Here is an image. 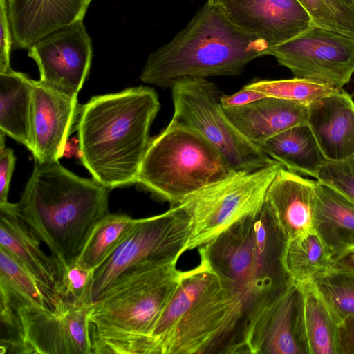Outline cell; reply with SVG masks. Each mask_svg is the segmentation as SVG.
<instances>
[{
  "label": "cell",
  "instance_id": "9c48e42d",
  "mask_svg": "<svg viewBox=\"0 0 354 354\" xmlns=\"http://www.w3.org/2000/svg\"><path fill=\"white\" fill-rule=\"evenodd\" d=\"M171 93V120L201 133L232 171H252L277 162L232 123L221 104L218 87L207 78H183L173 85Z\"/></svg>",
  "mask_w": 354,
  "mask_h": 354
},
{
  "label": "cell",
  "instance_id": "2e32d148",
  "mask_svg": "<svg viewBox=\"0 0 354 354\" xmlns=\"http://www.w3.org/2000/svg\"><path fill=\"white\" fill-rule=\"evenodd\" d=\"M82 104L33 80L32 153L36 162H52L64 156L69 136L77 130Z\"/></svg>",
  "mask_w": 354,
  "mask_h": 354
},
{
  "label": "cell",
  "instance_id": "8d00e7d4",
  "mask_svg": "<svg viewBox=\"0 0 354 354\" xmlns=\"http://www.w3.org/2000/svg\"><path fill=\"white\" fill-rule=\"evenodd\" d=\"M337 354H354V315L338 324Z\"/></svg>",
  "mask_w": 354,
  "mask_h": 354
},
{
  "label": "cell",
  "instance_id": "5bb4252c",
  "mask_svg": "<svg viewBox=\"0 0 354 354\" xmlns=\"http://www.w3.org/2000/svg\"><path fill=\"white\" fill-rule=\"evenodd\" d=\"M28 50V56L38 66L39 82L77 100L93 56L91 39L83 20L53 31Z\"/></svg>",
  "mask_w": 354,
  "mask_h": 354
},
{
  "label": "cell",
  "instance_id": "3957f363",
  "mask_svg": "<svg viewBox=\"0 0 354 354\" xmlns=\"http://www.w3.org/2000/svg\"><path fill=\"white\" fill-rule=\"evenodd\" d=\"M176 263H140L89 304L92 354H153L149 336L180 282Z\"/></svg>",
  "mask_w": 354,
  "mask_h": 354
},
{
  "label": "cell",
  "instance_id": "4fadbf2b",
  "mask_svg": "<svg viewBox=\"0 0 354 354\" xmlns=\"http://www.w3.org/2000/svg\"><path fill=\"white\" fill-rule=\"evenodd\" d=\"M7 302L20 324L24 354H92L89 305L65 302L57 313Z\"/></svg>",
  "mask_w": 354,
  "mask_h": 354
},
{
  "label": "cell",
  "instance_id": "f546056e",
  "mask_svg": "<svg viewBox=\"0 0 354 354\" xmlns=\"http://www.w3.org/2000/svg\"><path fill=\"white\" fill-rule=\"evenodd\" d=\"M313 281L338 324L354 315V270L332 267Z\"/></svg>",
  "mask_w": 354,
  "mask_h": 354
},
{
  "label": "cell",
  "instance_id": "30bf717a",
  "mask_svg": "<svg viewBox=\"0 0 354 354\" xmlns=\"http://www.w3.org/2000/svg\"><path fill=\"white\" fill-rule=\"evenodd\" d=\"M189 236V218L178 205L162 214L136 219L120 245L94 270L88 304L99 299L118 278L140 263L177 261L185 252Z\"/></svg>",
  "mask_w": 354,
  "mask_h": 354
},
{
  "label": "cell",
  "instance_id": "ac0fdd59",
  "mask_svg": "<svg viewBox=\"0 0 354 354\" xmlns=\"http://www.w3.org/2000/svg\"><path fill=\"white\" fill-rule=\"evenodd\" d=\"M15 48L28 49L46 35L83 20L91 0H6Z\"/></svg>",
  "mask_w": 354,
  "mask_h": 354
},
{
  "label": "cell",
  "instance_id": "7402d4cb",
  "mask_svg": "<svg viewBox=\"0 0 354 354\" xmlns=\"http://www.w3.org/2000/svg\"><path fill=\"white\" fill-rule=\"evenodd\" d=\"M313 227L333 259L354 248V203L317 180Z\"/></svg>",
  "mask_w": 354,
  "mask_h": 354
},
{
  "label": "cell",
  "instance_id": "7a4b0ae2",
  "mask_svg": "<svg viewBox=\"0 0 354 354\" xmlns=\"http://www.w3.org/2000/svg\"><path fill=\"white\" fill-rule=\"evenodd\" d=\"M14 207L63 272L76 263L94 226L109 213L108 189L93 178L75 175L58 161H35Z\"/></svg>",
  "mask_w": 354,
  "mask_h": 354
},
{
  "label": "cell",
  "instance_id": "6da1fadb",
  "mask_svg": "<svg viewBox=\"0 0 354 354\" xmlns=\"http://www.w3.org/2000/svg\"><path fill=\"white\" fill-rule=\"evenodd\" d=\"M160 109L156 91L142 86L93 96L82 105L80 159L93 179L108 189L137 183Z\"/></svg>",
  "mask_w": 354,
  "mask_h": 354
},
{
  "label": "cell",
  "instance_id": "1f68e13d",
  "mask_svg": "<svg viewBox=\"0 0 354 354\" xmlns=\"http://www.w3.org/2000/svg\"><path fill=\"white\" fill-rule=\"evenodd\" d=\"M315 26L354 39V0H297Z\"/></svg>",
  "mask_w": 354,
  "mask_h": 354
},
{
  "label": "cell",
  "instance_id": "52a82bcc",
  "mask_svg": "<svg viewBox=\"0 0 354 354\" xmlns=\"http://www.w3.org/2000/svg\"><path fill=\"white\" fill-rule=\"evenodd\" d=\"M221 279L179 321L163 354L238 353L247 316L260 294Z\"/></svg>",
  "mask_w": 354,
  "mask_h": 354
},
{
  "label": "cell",
  "instance_id": "f35d334b",
  "mask_svg": "<svg viewBox=\"0 0 354 354\" xmlns=\"http://www.w3.org/2000/svg\"><path fill=\"white\" fill-rule=\"evenodd\" d=\"M333 268L354 270V248L333 259Z\"/></svg>",
  "mask_w": 354,
  "mask_h": 354
},
{
  "label": "cell",
  "instance_id": "484cf974",
  "mask_svg": "<svg viewBox=\"0 0 354 354\" xmlns=\"http://www.w3.org/2000/svg\"><path fill=\"white\" fill-rule=\"evenodd\" d=\"M300 285L304 330L309 354H337L338 323L313 281Z\"/></svg>",
  "mask_w": 354,
  "mask_h": 354
},
{
  "label": "cell",
  "instance_id": "f1b7e54d",
  "mask_svg": "<svg viewBox=\"0 0 354 354\" xmlns=\"http://www.w3.org/2000/svg\"><path fill=\"white\" fill-rule=\"evenodd\" d=\"M136 220L123 214L103 216L94 226L76 263L89 270H96L120 245Z\"/></svg>",
  "mask_w": 354,
  "mask_h": 354
},
{
  "label": "cell",
  "instance_id": "7c38bea8",
  "mask_svg": "<svg viewBox=\"0 0 354 354\" xmlns=\"http://www.w3.org/2000/svg\"><path fill=\"white\" fill-rule=\"evenodd\" d=\"M294 77L343 88L354 73V39L313 26L297 37L268 48Z\"/></svg>",
  "mask_w": 354,
  "mask_h": 354
},
{
  "label": "cell",
  "instance_id": "8fae6325",
  "mask_svg": "<svg viewBox=\"0 0 354 354\" xmlns=\"http://www.w3.org/2000/svg\"><path fill=\"white\" fill-rule=\"evenodd\" d=\"M238 353L309 354L300 284L291 281L256 297L246 318Z\"/></svg>",
  "mask_w": 354,
  "mask_h": 354
},
{
  "label": "cell",
  "instance_id": "4316f807",
  "mask_svg": "<svg viewBox=\"0 0 354 354\" xmlns=\"http://www.w3.org/2000/svg\"><path fill=\"white\" fill-rule=\"evenodd\" d=\"M281 263L290 279L301 284L331 268L333 258L313 230L287 241Z\"/></svg>",
  "mask_w": 354,
  "mask_h": 354
},
{
  "label": "cell",
  "instance_id": "836d02e7",
  "mask_svg": "<svg viewBox=\"0 0 354 354\" xmlns=\"http://www.w3.org/2000/svg\"><path fill=\"white\" fill-rule=\"evenodd\" d=\"M317 180L334 187L354 203V156L339 161L326 160Z\"/></svg>",
  "mask_w": 354,
  "mask_h": 354
},
{
  "label": "cell",
  "instance_id": "74e56055",
  "mask_svg": "<svg viewBox=\"0 0 354 354\" xmlns=\"http://www.w3.org/2000/svg\"><path fill=\"white\" fill-rule=\"evenodd\" d=\"M266 97L258 91L243 87L234 94L221 95L220 102L223 108H230L245 105Z\"/></svg>",
  "mask_w": 354,
  "mask_h": 354
},
{
  "label": "cell",
  "instance_id": "cb8c5ba5",
  "mask_svg": "<svg viewBox=\"0 0 354 354\" xmlns=\"http://www.w3.org/2000/svg\"><path fill=\"white\" fill-rule=\"evenodd\" d=\"M259 148L288 170L316 180L326 161L307 123L271 137Z\"/></svg>",
  "mask_w": 354,
  "mask_h": 354
},
{
  "label": "cell",
  "instance_id": "83f0119b",
  "mask_svg": "<svg viewBox=\"0 0 354 354\" xmlns=\"http://www.w3.org/2000/svg\"><path fill=\"white\" fill-rule=\"evenodd\" d=\"M0 297L59 312L34 277L7 250L0 247Z\"/></svg>",
  "mask_w": 354,
  "mask_h": 354
},
{
  "label": "cell",
  "instance_id": "d6a6232c",
  "mask_svg": "<svg viewBox=\"0 0 354 354\" xmlns=\"http://www.w3.org/2000/svg\"><path fill=\"white\" fill-rule=\"evenodd\" d=\"M94 270L75 263L63 270L62 282L64 301L88 304V296Z\"/></svg>",
  "mask_w": 354,
  "mask_h": 354
},
{
  "label": "cell",
  "instance_id": "44dd1931",
  "mask_svg": "<svg viewBox=\"0 0 354 354\" xmlns=\"http://www.w3.org/2000/svg\"><path fill=\"white\" fill-rule=\"evenodd\" d=\"M223 109L236 127L259 147L271 137L307 123V105L276 97Z\"/></svg>",
  "mask_w": 354,
  "mask_h": 354
},
{
  "label": "cell",
  "instance_id": "4dcf8cb0",
  "mask_svg": "<svg viewBox=\"0 0 354 354\" xmlns=\"http://www.w3.org/2000/svg\"><path fill=\"white\" fill-rule=\"evenodd\" d=\"M243 87L258 91L266 97L290 100L307 106L340 88V87L297 77L257 80Z\"/></svg>",
  "mask_w": 354,
  "mask_h": 354
},
{
  "label": "cell",
  "instance_id": "5b68a950",
  "mask_svg": "<svg viewBox=\"0 0 354 354\" xmlns=\"http://www.w3.org/2000/svg\"><path fill=\"white\" fill-rule=\"evenodd\" d=\"M232 171L201 133L171 120L159 134L150 138L137 183L176 205Z\"/></svg>",
  "mask_w": 354,
  "mask_h": 354
},
{
  "label": "cell",
  "instance_id": "ffe728a7",
  "mask_svg": "<svg viewBox=\"0 0 354 354\" xmlns=\"http://www.w3.org/2000/svg\"><path fill=\"white\" fill-rule=\"evenodd\" d=\"M307 124L326 160L354 156V100L343 88L308 104Z\"/></svg>",
  "mask_w": 354,
  "mask_h": 354
},
{
  "label": "cell",
  "instance_id": "d6986e66",
  "mask_svg": "<svg viewBox=\"0 0 354 354\" xmlns=\"http://www.w3.org/2000/svg\"><path fill=\"white\" fill-rule=\"evenodd\" d=\"M317 180L282 167L272 181L264 207L287 241L315 230L313 210Z\"/></svg>",
  "mask_w": 354,
  "mask_h": 354
},
{
  "label": "cell",
  "instance_id": "603a6c76",
  "mask_svg": "<svg viewBox=\"0 0 354 354\" xmlns=\"http://www.w3.org/2000/svg\"><path fill=\"white\" fill-rule=\"evenodd\" d=\"M221 282V278L202 258L198 266L182 272L174 293L149 336L155 354H163L165 345L179 321Z\"/></svg>",
  "mask_w": 354,
  "mask_h": 354
},
{
  "label": "cell",
  "instance_id": "d590c367",
  "mask_svg": "<svg viewBox=\"0 0 354 354\" xmlns=\"http://www.w3.org/2000/svg\"><path fill=\"white\" fill-rule=\"evenodd\" d=\"M15 161L12 149L6 147L0 148V203L8 202V194Z\"/></svg>",
  "mask_w": 354,
  "mask_h": 354
},
{
  "label": "cell",
  "instance_id": "d4e9b609",
  "mask_svg": "<svg viewBox=\"0 0 354 354\" xmlns=\"http://www.w3.org/2000/svg\"><path fill=\"white\" fill-rule=\"evenodd\" d=\"M33 80L10 70L0 73V131L30 151Z\"/></svg>",
  "mask_w": 354,
  "mask_h": 354
},
{
  "label": "cell",
  "instance_id": "9a60e30c",
  "mask_svg": "<svg viewBox=\"0 0 354 354\" xmlns=\"http://www.w3.org/2000/svg\"><path fill=\"white\" fill-rule=\"evenodd\" d=\"M237 28L269 48L301 35L315 24L297 0H208Z\"/></svg>",
  "mask_w": 354,
  "mask_h": 354
},
{
  "label": "cell",
  "instance_id": "8992f818",
  "mask_svg": "<svg viewBox=\"0 0 354 354\" xmlns=\"http://www.w3.org/2000/svg\"><path fill=\"white\" fill-rule=\"evenodd\" d=\"M286 242L263 207L199 247L198 252L220 278L261 294L292 281L281 263Z\"/></svg>",
  "mask_w": 354,
  "mask_h": 354
},
{
  "label": "cell",
  "instance_id": "ab89813d",
  "mask_svg": "<svg viewBox=\"0 0 354 354\" xmlns=\"http://www.w3.org/2000/svg\"><path fill=\"white\" fill-rule=\"evenodd\" d=\"M353 91V92H352L351 95H352L353 97H354V86H353V91Z\"/></svg>",
  "mask_w": 354,
  "mask_h": 354
},
{
  "label": "cell",
  "instance_id": "277c9868",
  "mask_svg": "<svg viewBox=\"0 0 354 354\" xmlns=\"http://www.w3.org/2000/svg\"><path fill=\"white\" fill-rule=\"evenodd\" d=\"M268 48L264 41L237 28L207 1L185 28L148 56L140 80L171 88L185 77L236 76L249 62L266 55Z\"/></svg>",
  "mask_w": 354,
  "mask_h": 354
},
{
  "label": "cell",
  "instance_id": "ba28073f",
  "mask_svg": "<svg viewBox=\"0 0 354 354\" xmlns=\"http://www.w3.org/2000/svg\"><path fill=\"white\" fill-rule=\"evenodd\" d=\"M282 167L276 162L252 171H233L179 203L189 222L185 252L207 244L239 220L261 211L267 191Z\"/></svg>",
  "mask_w": 354,
  "mask_h": 354
},
{
  "label": "cell",
  "instance_id": "e0dca14e",
  "mask_svg": "<svg viewBox=\"0 0 354 354\" xmlns=\"http://www.w3.org/2000/svg\"><path fill=\"white\" fill-rule=\"evenodd\" d=\"M40 242L17 215L14 203H0V247L26 268L59 311L64 306L62 269L53 256L44 252Z\"/></svg>",
  "mask_w": 354,
  "mask_h": 354
},
{
  "label": "cell",
  "instance_id": "e575fe53",
  "mask_svg": "<svg viewBox=\"0 0 354 354\" xmlns=\"http://www.w3.org/2000/svg\"><path fill=\"white\" fill-rule=\"evenodd\" d=\"M0 73H2L12 70L10 57L12 36L6 0H0Z\"/></svg>",
  "mask_w": 354,
  "mask_h": 354
}]
</instances>
